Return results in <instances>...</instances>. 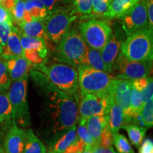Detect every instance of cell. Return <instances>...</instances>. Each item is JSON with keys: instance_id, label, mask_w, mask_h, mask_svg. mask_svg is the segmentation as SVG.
<instances>
[{"instance_id": "obj_41", "label": "cell", "mask_w": 153, "mask_h": 153, "mask_svg": "<svg viewBox=\"0 0 153 153\" xmlns=\"http://www.w3.org/2000/svg\"><path fill=\"white\" fill-rule=\"evenodd\" d=\"M46 8L48 12H53L57 9H60V4L62 0H40Z\"/></svg>"}, {"instance_id": "obj_47", "label": "cell", "mask_w": 153, "mask_h": 153, "mask_svg": "<svg viewBox=\"0 0 153 153\" xmlns=\"http://www.w3.org/2000/svg\"><path fill=\"white\" fill-rule=\"evenodd\" d=\"M82 153H92V146H91V145H85L83 152Z\"/></svg>"}, {"instance_id": "obj_43", "label": "cell", "mask_w": 153, "mask_h": 153, "mask_svg": "<svg viewBox=\"0 0 153 153\" xmlns=\"http://www.w3.org/2000/svg\"><path fill=\"white\" fill-rule=\"evenodd\" d=\"M148 28L153 30V0H146Z\"/></svg>"}, {"instance_id": "obj_9", "label": "cell", "mask_w": 153, "mask_h": 153, "mask_svg": "<svg viewBox=\"0 0 153 153\" xmlns=\"http://www.w3.org/2000/svg\"><path fill=\"white\" fill-rule=\"evenodd\" d=\"M152 68V61L131 60L120 53L115 61L113 71L116 72V77L135 80L148 76Z\"/></svg>"}, {"instance_id": "obj_1", "label": "cell", "mask_w": 153, "mask_h": 153, "mask_svg": "<svg viewBox=\"0 0 153 153\" xmlns=\"http://www.w3.org/2000/svg\"><path fill=\"white\" fill-rule=\"evenodd\" d=\"M31 75L43 92V115L48 131L54 137L62 135L79 120V97H72L58 89L38 70L33 69Z\"/></svg>"}, {"instance_id": "obj_33", "label": "cell", "mask_w": 153, "mask_h": 153, "mask_svg": "<svg viewBox=\"0 0 153 153\" xmlns=\"http://www.w3.org/2000/svg\"><path fill=\"white\" fill-rule=\"evenodd\" d=\"M11 83L7 67V61L0 57V90L6 91Z\"/></svg>"}, {"instance_id": "obj_4", "label": "cell", "mask_w": 153, "mask_h": 153, "mask_svg": "<svg viewBox=\"0 0 153 153\" xmlns=\"http://www.w3.org/2000/svg\"><path fill=\"white\" fill-rule=\"evenodd\" d=\"M120 53L131 60L152 61V30L148 28H141L127 36L120 48Z\"/></svg>"}, {"instance_id": "obj_42", "label": "cell", "mask_w": 153, "mask_h": 153, "mask_svg": "<svg viewBox=\"0 0 153 153\" xmlns=\"http://www.w3.org/2000/svg\"><path fill=\"white\" fill-rule=\"evenodd\" d=\"M139 149V153H153L152 139L146 138L141 143Z\"/></svg>"}, {"instance_id": "obj_44", "label": "cell", "mask_w": 153, "mask_h": 153, "mask_svg": "<svg viewBox=\"0 0 153 153\" xmlns=\"http://www.w3.org/2000/svg\"><path fill=\"white\" fill-rule=\"evenodd\" d=\"M2 22H12V19L10 13L0 4V23Z\"/></svg>"}, {"instance_id": "obj_17", "label": "cell", "mask_w": 153, "mask_h": 153, "mask_svg": "<svg viewBox=\"0 0 153 153\" xmlns=\"http://www.w3.org/2000/svg\"><path fill=\"white\" fill-rule=\"evenodd\" d=\"M18 25L22 29L21 31L26 36L29 37L43 38L45 42V44L48 41L49 43H51L48 38L43 21L33 19L31 22H22Z\"/></svg>"}, {"instance_id": "obj_2", "label": "cell", "mask_w": 153, "mask_h": 153, "mask_svg": "<svg viewBox=\"0 0 153 153\" xmlns=\"http://www.w3.org/2000/svg\"><path fill=\"white\" fill-rule=\"evenodd\" d=\"M44 77L60 90L72 97H79L78 74L76 68L65 63H52L46 65L44 62L34 65Z\"/></svg>"}, {"instance_id": "obj_34", "label": "cell", "mask_w": 153, "mask_h": 153, "mask_svg": "<svg viewBox=\"0 0 153 153\" xmlns=\"http://www.w3.org/2000/svg\"><path fill=\"white\" fill-rule=\"evenodd\" d=\"M24 56L31 63L32 65L41 64L44 62V60L47 57L36 49L24 50Z\"/></svg>"}, {"instance_id": "obj_46", "label": "cell", "mask_w": 153, "mask_h": 153, "mask_svg": "<svg viewBox=\"0 0 153 153\" xmlns=\"http://www.w3.org/2000/svg\"><path fill=\"white\" fill-rule=\"evenodd\" d=\"M16 1L17 0H0V4L10 13L16 4Z\"/></svg>"}, {"instance_id": "obj_30", "label": "cell", "mask_w": 153, "mask_h": 153, "mask_svg": "<svg viewBox=\"0 0 153 153\" xmlns=\"http://www.w3.org/2000/svg\"><path fill=\"white\" fill-rule=\"evenodd\" d=\"M141 120L142 125L144 127L149 128L153 126V97L147 101L143 105L140 111Z\"/></svg>"}, {"instance_id": "obj_25", "label": "cell", "mask_w": 153, "mask_h": 153, "mask_svg": "<svg viewBox=\"0 0 153 153\" xmlns=\"http://www.w3.org/2000/svg\"><path fill=\"white\" fill-rule=\"evenodd\" d=\"M122 128L127 131L132 145H134L135 148H139L143 141L148 128L143 126H140L133 123L124 124Z\"/></svg>"}, {"instance_id": "obj_10", "label": "cell", "mask_w": 153, "mask_h": 153, "mask_svg": "<svg viewBox=\"0 0 153 153\" xmlns=\"http://www.w3.org/2000/svg\"><path fill=\"white\" fill-rule=\"evenodd\" d=\"M110 103L108 93L79 96V119H87L91 116H108Z\"/></svg>"}, {"instance_id": "obj_5", "label": "cell", "mask_w": 153, "mask_h": 153, "mask_svg": "<svg viewBox=\"0 0 153 153\" xmlns=\"http://www.w3.org/2000/svg\"><path fill=\"white\" fill-rule=\"evenodd\" d=\"M28 75L11 82L7 92L11 108L12 119L18 126L27 127L30 125V116L27 100Z\"/></svg>"}, {"instance_id": "obj_13", "label": "cell", "mask_w": 153, "mask_h": 153, "mask_svg": "<svg viewBox=\"0 0 153 153\" xmlns=\"http://www.w3.org/2000/svg\"><path fill=\"white\" fill-rule=\"evenodd\" d=\"M124 42V35L119 28L112 32L111 36L104 48L101 50V55L103 60L108 69V73L113 71L114 65L117 58L120 48Z\"/></svg>"}, {"instance_id": "obj_11", "label": "cell", "mask_w": 153, "mask_h": 153, "mask_svg": "<svg viewBox=\"0 0 153 153\" xmlns=\"http://www.w3.org/2000/svg\"><path fill=\"white\" fill-rule=\"evenodd\" d=\"M131 89L132 80L114 76L108 91L111 99L120 105L123 109L124 124L132 123L133 114L131 107Z\"/></svg>"}, {"instance_id": "obj_21", "label": "cell", "mask_w": 153, "mask_h": 153, "mask_svg": "<svg viewBox=\"0 0 153 153\" xmlns=\"http://www.w3.org/2000/svg\"><path fill=\"white\" fill-rule=\"evenodd\" d=\"M123 124L124 115L123 109L120 105L111 99L108 111V126L113 135L118 133Z\"/></svg>"}, {"instance_id": "obj_39", "label": "cell", "mask_w": 153, "mask_h": 153, "mask_svg": "<svg viewBox=\"0 0 153 153\" xmlns=\"http://www.w3.org/2000/svg\"><path fill=\"white\" fill-rule=\"evenodd\" d=\"M113 145V134L110 131L108 124L104 129L103 130L102 133L100 136V144L99 145L104 147V148H111Z\"/></svg>"}, {"instance_id": "obj_37", "label": "cell", "mask_w": 153, "mask_h": 153, "mask_svg": "<svg viewBox=\"0 0 153 153\" xmlns=\"http://www.w3.org/2000/svg\"><path fill=\"white\" fill-rule=\"evenodd\" d=\"M93 0H73L76 12L82 14H91Z\"/></svg>"}, {"instance_id": "obj_48", "label": "cell", "mask_w": 153, "mask_h": 153, "mask_svg": "<svg viewBox=\"0 0 153 153\" xmlns=\"http://www.w3.org/2000/svg\"><path fill=\"white\" fill-rule=\"evenodd\" d=\"M2 140H3V133H2V131H1V126H0V146H1V143H2Z\"/></svg>"}, {"instance_id": "obj_32", "label": "cell", "mask_w": 153, "mask_h": 153, "mask_svg": "<svg viewBox=\"0 0 153 153\" xmlns=\"http://www.w3.org/2000/svg\"><path fill=\"white\" fill-rule=\"evenodd\" d=\"M86 120L87 119H79V125L77 126L76 133H77L78 138L81 140L84 144L93 147L94 145V140L89 133V130L87 129Z\"/></svg>"}, {"instance_id": "obj_8", "label": "cell", "mask_w": 153, "mask_h": 153, "mask_svg": "<svg viewBox=\"0 0 153 153\" xmlns=\"http://www.w3.org/2000/svg\"><path fill=\"white\" fill-rule=\"evenodd\" d=\"M44 19L48 38L51 43L58 44L63 36L70 29L76 16L67 9H57L48 13Z\"/></svg>"}, {"instance_id": "obj_50", "label": "cell", "mask_w": 153, "mask_h": 153, "mask_svg": "<svg viewBox=\"0 0 153 153\" xmlns=\"http://www.w3.org/2000/svg\"><path fill=\"white\" fill-rule=\"evenodd\" d=\"M2 51H3V47H2V45L0 44V55H1V53H2Z\"/></svg>"}, {"instance_id": "obj_24", "label": "cell", "mask_w": 153, "mask_h": 153, "mask_svg": "<svg viewBox=\"0 0 153 153\" xmlns=\"http://www.w3.org/2000/svg\"><path fill=\"white\" fill-rule=\"evenodd\" d=\"M26 140L24 153H47V148L43 141L38 137L33 130L26 131Z\"/></svg>"}, {"instance_id": "obj_29", "label": "cell", "mask_w": 153, "mask_h": 153, "mask_svg": "<svg viewBox=\"0 0 153 153\" xmlns=\"http://www.w3.org/2000/svg\"><path fill=\"white\" fill-rule=\"evenodd\" d=\"M113 144L117 153H135L131 143L125 135L118 132L113 135Z\"/></svg>"}, {"instance_id": "obj_28", "label": "cell", "mask_w": 153, "mask_h": 153, "mask_svg": "<svg viewBox=\"0 0 153 153\" xmlns=\"http://www.w3.org/2000/svg\"><path fill=\"white\" fill-rule=\"evenodd\" d=\"M24 11L28 12L33 19L44 20L48 14L46 8L40 0L24 1Z\"/></svg>"}, {"instance_id": "obj_16", "label": "cell", "mask_w": 153, "mask_h": 153, "mask_svg": "<svg viewBox=\"0 0 153 153\" xmlns=\"http://www.w3.org/2000/svg\"><path fill=\"white\" fill-rule=\"evenodd\" d=\"M24 56V50L21 43V38L18 28L13 26L11 31L7 39V43L3 47L1 57L5 60L15 57Z\"/></svg>"}, {"instance_id": "obj_49", "label": "cell", "mask_w": 153, "mask_h": 153, "mask_svg": "<svg viewBox=\"0 0 153 153\" xmlns=\"http://www.w3.org/2000/svg\"><path fill=\"white\" fill-rule=\"evenodd\" d=\"M0 153H6L4 150V148H3L2 145H1V146H0Z\"/></svg>"}, {"instance_id": "obj_40", "label": "cell", "mask_w": 153, "mask_h": 153, "mask_svg": "<svg viewBox=\"0 0 153 153\" xmlns=\"http://www.w3.org/2000/svg\"><path fill=\"white\" fill-rule=\"evenodd\" d=\"M85 145L81 140L78 138L76 142L70 145L62 153H82L83 152Z\"/></svg>"}, {"instance_id": "obj_18", "label": "cell", "mask_w": 153, "mask_h": 153, "mask_svg": "<svg viewBox=\"0 0 153 153\" xmlns=\"http://www.w3.org/2000/svg\"><path fill=\"white\" fill-rule=\"evenodd\" d=\"M140 0H112L103 16L108 19H120Z\"/></svg>"}, {"instance_id": "obj_45", "label": "cell", "mask_w": 153, "mask_h": 153, "mask_svg": "<svg viewBox=\"0 0 153 153\" xmlns=\"http://www.w3.org/2000/svg\"><path fill=\"white\" fill-rule=\"evenodd\" d=\"M92 153H116L114 149L111 148H104L101 145H94L92 147Z\"/></svg>"}, {"instance_id": "obj_36", "label": "cell", "mask_w": 153, "mask_h": 153, "mask_svg": "<svg viewBox=\"0 0 153 153\" xmlns=\"http://www.w3.org/2000/svg\"><path fill=\"white\" fill-rule=\"evenodd\" d=\"M112 0H93L91 14L97 15H103L106 12L109 7Z\"/></svg>"}, {"instance_id": "obj_6", "label": "cell", "mask_w": 153, "mask_h": 153, "mask_svg": "<svg viewBox=\"0 0 153 153\" xmlns=\"http://www.w3.org/2000/svg\"><path fill=\"white\" fill-rule=\"evenodd\" d=\"M78 85L79 95L108 93L114 76L108 72L86 65L78 67Z\"/></svg>"}, {"instance_id": "obj_7", "label": "cell", "mask_w": 153, "mask_h": 153, "mask_svg": "<svg viewBox=\"0 0 153 153\" xmlns=\"http://www.w3.org/2000/svg\"><path fill=\"white\" fill-rule=\"evenodd\" d=\"M79 31L88 47L101 51L109 40L113 29L104 21L93 19L81 23Z\"/></svg>"}, {"instance_id": "obj_3", "label": "cell", "mask_w": 153, "mask_h": 153, "mask_svg": "<svg viewBox=\"0 0 153 153\" xmlns=\"http://www.w3.org/2000/svg\"><path fill=\"white\" fill-rule=\"evenodd\" d=\"M87 48L79 30L70 29L57 44L54 58L59 62L78 68Z\"/></svg>"}, {"instance_id": "obj_20", "label": "cell", "mask_w": 153, "mask_h": 153, "mask_svg": "<svg viewBox=\"0 0 153 153\" xmlns=\"http://www.w3.org/2000/svg\"><path fill=\"white\" fill-rule=\"evenodd\" d=\"M77 140L76 125H75L61 135L60 138L55 141L53 144L51 145L48 153H62L70 145L76 142Z\"/></svg>"}, {"instance_id": "obj_26", "label": "cell", "mask_w": 153, "mask_h": 153, "mask_svg": "<svg viewBox=\"0 0 153 153\" xmlns=\"http://www.w3.org/2000/svg\"><path fill=\"white\" fill-rule=\"evenodd\" d=\"M19 31L23 50L36 49L39 51L45 57L48 56V50L46 44H45V42L43 38L29 37V36H26L23 33L21 30H19Z\"/></svg>"}, {"instance_id": "obj_22", "label": "cell", "mask_w": 153, "mask_h": 153, "mask_svg": "<svg viewBox=\"0 0 153 153\" xmlns=\"http://www.w3.org/2000/svg\"><path fill=\"white\" fill-rule=\"evenodd\" d=\"M81 65L89 66L96 70L108 72L106 64L101 57L100 51L89 47L81 61Z\"/></svg>"}, {"instance_id": "obj_23", "label": "cell", "mask_w": 153, "mask_h": 153, "mask_svg": "<svg viewBox=\"0 0 153 153\" xmlns=\"http://www.w3.org/2000/svg\"><path fill=\"white\" fill-rule=\"evenodd\" d=\"M132 85L140 93L143 105L153 97V80L152 76L132 80Z\"/></svg>"}, {"instance_id": "obj_15", "label": "cell", "mask_w": 153, "mask_h": 153, "mask_svg": "<svg viewBox=\"0 0 153 153\" xmlns=\"http://www.w3.org/2000/svg\"><path fill=\"white\" fill-rule=\"evenodd\" d=\"M7 67L11 82L24 77L32 68V64L24 56L15 57L8 59Z\"/></svg>"}, {"instance_id": "obj_31", "label": "cell", "mask_w": 153, "mask_h": 153, "mask_svg": "<svg viewBox=\"0 0 153 153\" xmlns=\"http://www.w3.org/2000/svg\"><path fill=\"white\" fill-rule=\"evenodd\" d=\"M142 99H141V96L140 91L137 90L135 87H134L132 85L131 94V111L133 114L132 117V122L133 120L140 116V111L143 107Z\"/></svg>"}, {"instance_id": "obj_35", "label": "cell", "mask_w": 153, "mask_h": 153, "mask_svg": "<svg viewBox=\"0 0 153 153\" xmlns=\"http://www.w3.org/2000/svg\"><path fill=\"white\" fill-rule=\"evenodd\" d=\"M24 13V0H17L16 4L10 12L12 22L19 24L23 22V17Z\"/></svg>"}, {"instance_id": "obj_27", "label": "cell", "mask_w": 153, "mask_h": 153, "mask_svg": "<svg viewBox=\"0 0 153 153\" xmlns=\"http://www.w3.org/2000/svg\"><path fill=\"white\" fill-rule=\"evenodd\" d=\"M12 108L7 93L0 90V124L10 126L12 123Z\"/></svg>"}, {"instance_id": "obj_12", "label": "cell", "mask_w": 153, "mask_h": 153, "mask_svg": "<svg viewBox=\"0 0 153 153\" xmlns=\"http://www.w3.org/2000/svg\"><path fill=\"white\" fill-rule=\"evenodd\" d=\"M119 19L127 36L141 28H148L146 0H140Z\"/></svg>"}, {"instance_id": "obj_38", "label": "cell", "mask_w": 153, "mask_h": 153, "mask_svg": "<svg viewBox=\"0 0 153 153\" xmlns=\"http://www.w3.org/2000/svg\"><path fill=\"white\" fill-rule=\"evenodd\" d=\"M13 26L14 25L12 22L0 23V44L2 45V47L4 46L7 43Z\"/></svg>"}, {"instance_id": "obj_14", "label": "cell", "mask_w": 153, "mask_h": 153, "mask_svg": "<svg viewBox=\"0 0 153 153\" xmlns=\"http://www.w3.org/2000/svg\"><path fill=\"white\" fill-rule=\"evenodd\" d=\"M26 140V131L12 121L4 141V150L6 153H24Z\"/></svg>"}, {"instance_id": "obj_19", "label": "cell", "mask_w": 153, "mask_h": 153, "mask_svg": "<svg viewBox=\"0 0 153 153\" xmlns=\"http://www.w3.org/2000/svg\"><path fill=\"white\" fill-rule=\"evenodd\" d=\"M108 124V116H91L87 118L86 125L94 140V145L100 144V136Z\"/></svg>"}]
</instances>
